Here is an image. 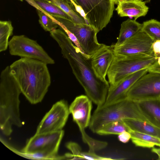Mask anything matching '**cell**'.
Returning <instances> with one entry per match:
<instances>
[{"label":"cell","mask_w":160,"mask_h":160,"mask_svg":"<svg viewBox=\"0 0 160 160\" xmlns=\"http://www.w3.org/2000/svg\"><path fill=\"white\" fill-rule=\"evenodd\" d=\"M50 32L58 44L63 56L68 60L73 74L87 96L97 107L103 105L109 84L106 79H101L96 75L92 66L91 58L83 54L62 29H56Z\"/></svg>","instance_id":"obj_1"},{"label":"cell","mask_w":160,"mask_h":160,"mask_svg":"<svg viewBox=\"0 0 160 160\" xmlns=\"http://www.w3.org/2000/svg\"><path fill=\"white\" fill-rule=\"evenodd\" d=\"M9 66L21 92L32 104L41 102L51 83L47 64L38 60L21 58Z\"/></svg>","instance_id":"obj_2"},{"label":"cell","mask_w":160,"mask_h":160,"mask_svg":"<svg viewBox=\"0 0 160 160\" xmlns=\"http://www.w3.org/2000/svg\"><path fill=\"white\" fill-rule=\"evenodd\" d=\"M20 88L11 74L9 66L1 71L0 76V128L5 136L12 132V126L23 125L19 111Z\"/></svg>","instance_id":"obj_3"},{"label":"cell","mask_w":160,"mask_h":160,"mask_svg":"<svg viewBox=\"0 0 160 160\" xmlns=\"http://www.w3.org/2000/svg\"><path fill=\"white\" fill-rule=\"evenodd\" d=\"M126 119L147 121L140 111L137 102L126 98L98 106L91 116L89 128L92 132L96 133L110 122Z\"/></svg>","instance_id":"obj_4"},{"label":"cell","mask_w":160,"mask_h":160,"mask_svg":"<svg viewBox=\"0 0 160 160\" xmlns=\"http://www.w3.org/2000/svg\"><path fill=\"white\" fill-rule=\"evenodd\" d=\"M157 62L153 53L128 56L115 55L107 74L109 88L115 86L129 75L148 68Z\"/></svg>","instance_id":"obj_5"},{"label":"cell","mask_w":160,"mask_h":160,"mask_svg":"<svg viewBox=\"0 0 160 160\" xmlns=\"http://www.w3.org/2000/svg\"><path fill=\"white\" fill-rule=\"evenodd\" d=\"M84 12L88 24L99 32L109 22L114 9L115 0H72Z\"/></svg>","instance_id":"obj_6"},{"label":"cell","mask_w":160,"mask_h":160,"mask_svg":"<svg viewBox=\"0 0 160 160\" xmlns=\"http://www.w3.org/2000/svg\"><path fill=\"white\" fill-rule=\"evenodd\" d=\"M54 18L74 35L82 52L86 55L91 58L102 45L97 39V34L99 31L92 25L87 23H75L66 19Z\"/></svg>","instance_id":"obj_7"},{"label":"cell","mask_w":160,"mask_h":160,"mask_svg":"<svg viewBox=\"0 0 160 160\" xmlns=\"http://www.w3.org/2000/svg\"><path fill=\"white\" fill-rule=\"evenodd\" d=\"M10 54L21 58L36 59L48 64H54V60L36 41L24 35H14L9 41Z\"/></svg>","instance_id":"obj_8"},{"label":"cell","mask_w":160,"mask_h":160,"mask_svg":"<svg viewBox=\"0 0 160 160\" xmlns=\"http://www.w3.org/2000/svg\"><path fill=\"white\" fill-rule=\"evenodd\" d=\"M148 72L130 88L127 98L138 102L160 98V73Z\"/></svg>","instance_id":"obj_9"},{"label":"cell","mask_w":160,"mask_h":160,"mask_svg":"<svg viewBox=\"0 0 160 160\" xmlns=\"http://www.w3.org/2000/svg\"><path fill=\"white\" fill-rule=\"evenodd\" d=\"M64 132L62 130L54 132L35 134L27 141L21 151L26 154L37 152L58 155V151Z\"/></svg>","instance_id":"obj_10"},{"label":"cell","mask_w":160,"mask_h":160,"mask_svg":"<svg viewBox=\"0 0 160 160\" xmlns=\"http://www.w3.org/2000/svg\"><path fill=\"white\" fill-rule=\"evenodd\" d=\"M70 113L69 107L65 101L61 100L57 102L44 115L37 127L35 134L62 130Z\"/></svg>","instance_id":"obj_11"},{"label":"cell","mask_w":160,"mask_h":160,"mask_svg":"<svg viewBox=\"0 0 160 160\" xmlns=\"http://www.w3.org/2000/svg\"><path fill=\"white\" fill-rule=\"evenodd\" d=\"M154 41L146 34L140 31L119 46L111 45L115 55L128 56L153 53Z\"/></svg>","instance_id":"obj_12"},{"label":"cell","mask_w":160,"mask_h":160,"mask_svg":"<svg viewBox=\"0 0 160 160\" xmlns=\"http://www.w3.org/2000/svg\"><path fill=\"white\" fill-rule=\"evenodd\" d=\"M73 120L78 126L81 132L89 126L91 117L92 101L87 96L77 97L69 107Z\"/></svg>","instance_id":"obj_13"},{"label":"cell","mask_w":160,"mask_h":160,"mask_svg":"<svg viewBox=\"0 0 160 160\" xmlns=\"http://www.w3.org/2000/svg\"><path fill=\"white\" fill-rule=\"evenodd\" d=\"M115 56L112 46L102 44L91 57L92 67L98 77L102 79H106V76Z\"/></svg>","instance_id":"obj_14"},{"label":"cell","mask_w":160,"mask_h":160,"mask_svg":"<svg viewBox=\"0 0 160 160\" xmlns=\"http://www.w3.org/2000/svg\"><path fill=\"white\" fill-rule=\"evenodd\" d=\"M148 72V68L141 69L128 76L114 87L109 88L104 104H108L127 98L128 92L141 77Z\"/></svg>","instance_id":"obj_15"},{"label":"cell","mask_w":160,"mask_h":160,"mask_svg":"<svg viewBox=\"0 0 160 160\" xmlns=\"http://www.w3.org/2000/svg\"><path fill=\"white\" fill-rule=\"evenodd\" d=\"M115 8L118 15L121 17L134 18L136 20L147 14L149 8L145 1L141 0H115Z\"/></svg>","instance_id":"obj_16"},{"label":"cell","mask_w":160,"mask_h":160,"mask_svg":"<svg viewBox=\"0 0 160 160\" xmlns=\"http://www.w3.org/2000/svg\"><path fill=\"white\" fill-rule=\"evenodd\" d=\"M137 103L147 121L160 128V98L137 102Z\"/></svg>","instance_id":"obj_17"},{"label":"cell","mask_w":160,"mask_h":160,"mask_svg":"<svg viewBox=\"0 0 160 160\" xmlns=\"http://www.w3.org/2000/svg\"><path fill=\"white\" fill-rule=\"evenodd\" d=\"M37 9H40L54 18H61L72 21L71 18L49 0H25Z\"/></svg>","instance_id":"obj_18"},{"label":"cell","mask_w":160,"mask_h":160,"mask_svg":"<svg viewBox=\"0 0 160 160\" xmlns=\"http://www.w3.org/2000/svg\"><path fill=\"white\" fill-rule=\"evenodd\" d=\"M142 26V24L139 23L135 19L128 18L122 22L117 41L114 45L118 46L122 44L141 31Z\"/></svg>","instance_id":"obj_19"},{"label":"cell","mask_w":160,"mask_h":160,"mask_svg":"<svg viewBox=\"0 0 160 160\" xmlns=\"http://www.w3.org/2000/svg\"><path fill=\"white\" fill-rule=\"evenodd\" d=\"M123 121L132 130L160 138V128L148 121L134 119H126Z\"/></svg>","instance_id":"obj_20"},{"label":"cell","mask_w":160,"mask_h":160,"mask_svg":"<svg viewBox=\"0 0 160 160\" xmlns=\"http://www.w3.org/2000/svg\"><path fill=\"white\" fill-rule=\"evenodd\" d=\"M128 132L132 142L136 146L150 148L156 146L160 147V138L131 129Z\"/></svg>","instance_id":"obj_21"},{"label":"cell","mask_w":160,"mask_h":160,"mask_svg":"<svg viewBox=\"0 0 160 160\" xmlns=\"http://www.w3.org/2000/svg\"><path fill=\"white\" fill-rule=\"evenodd\" d=\"M68 14L75 23H87L84 18L77 12L72 0H49Z\"/></svg>","instance_id":"obj_22"},{"label":"cell","mask_w":160,"mask_h":160,"mask_svg":"<svg viewBox=\"0 0 160 160\" xmlns=\"http://www.w3.org/2000/svg\"><path fill=\"white\" fill-rule=\"evenodd\" d=\"M5 146L10 150L18 155L28 159L33 160H64L66 159L65 155L63 156L54 155L44 152H37L32 153L26 154L14 148L8 143Z\"/></svg>","instance_id":"obj_23"},{"label":"cell","mask_w":160,"mask_h":160,"mask_svg":"<svg viewBox=\"0 0 160 160\" xmlns=\"http://www.w3.org/2000/svg\"><path fill=\"white\" fill-rule=\"evenodd\" d=\"M130 129L123 121H116L103 126L96 133L100 135H119L124 131L129 132Z\"/></svg>","instance_id":"obj_24"},{"label":"cell","mask_w":160,"mask_h":160,"mask_svg":"<svg viewBox=\"0 0 160 160\" xmlns=\"http://www.w3.org/2000/svg\"><path fill=\"white\" fill-rule=\"evenodd\" d=\"M13 27L10 21H0V52L6 51L8 47L9 37L13 34Z\"/></svg>","instance_id":"obj_25"},{"label":"cell","mask_w":160,"mask_h":160,"mask_svg":"<svg viewBox=\"0 0 160 160\" xmlns=\"http://www.w3.org/2000/svg\"><path fill=\"white\" fill-rule=\"evenodd\" d=\"M141 30L146 34L154 41L160 40V22L154 19L144 22Z\"/></svg>","instance_id":"obj_26"},{"label":"cell","mask_w":160,"mask_h":160,"mask_svg":"<svg viewBox=\"0 0 160 160\" xmlns=\"http://www.w3.org/2000/svg\"><path fill=\"white\" fill-rule=\"evenodd\" d=\"M39 17V22L46 31L51 32L59 26L54 18L40 9H37Z\"/></svg>","instance_id":"obj_27"},{"label":"cell","mask_w":160,"mask_h":160,"mask_svg":"<svg viewBox=\"0 0 160 160\" xmlns=\"http://www.w3.org/2000/svg\"><path fill=\"white\" fill-rule=\"evenodd\" d=\"M81 134L83 142L89 147V152H95L104 148L108 145L107 142L95 139L90 137L86 132Z\"/></svg>","instance_id":"obj_28"},{"label":"cell","mask_w":160,"mask_h":160,"mask_svg":"<svg viewBox=\"0 0 160 160\" xmlns=\"http://www.w3.org/2000/svg\"><path fill=\"white\" fill-rule=\"evenodd\" d=\"M66 148L72 153V160H82V152L80 146L77 143L70 142L66 145Z\"/></svg>","instance_id":"obj_29"},{"label":"cell","mask_w":160,"mask_h":160,"mask_svg":"<svg viewBox=\"0 0 160 160\" xmlns=\"http://www.w3.org/2000/svg\"><path fill=\"white\" fill-rule=\"evenodd\" d=\"M83 159L93 160H113L110 158H108L100 156L97 155L95 152L88 151L82 152V154Z\"/></svg>","instance_id":"obj_30"},{"label":"cell","mask_w":160,"mask_h":160,"mask_svg":"<svg viewBox=\"0 0 160 160\" xmlns=\"http://www.w3.org/2000/svg\"><path fill=\"white\" fill-rule=\"evenodd\" d=\"M152 49L154 57L157 60V62H160V40L153 42Z\"/></svg>","instance_id":"obj_31"},{"label":"cell","mask_w":160,"mask_h":160,"mask_svg":"<svg viewBox=\"0 0 160 160\" xmlns=\"http://www.w3.org/2000/svg\"><path fill=\"white\" fill-rule=\"evenodd\" d=\"M131 138L130 133L128 131H124L118 135V138L119 141L123 143L128 142Z\"/></svg>","instance_id":"obj_32"},{"label":"cell","mask_w":160,"mask_h":160,"mask_svg":"<svg viewBox=\"0 0 160 160\" xmlns=\"http://www.w3.org/2000/svg\"><path fill=\"white\" fill-rule=\"evenodd\" d=\"M148 72H153L160 73V62H156L155 63L148 68Z\"/></svg>","instance_id":"obj_33"},{"label":"cell","mask_w":160,"mask_h":160,"mask_svg":"<svg viewBox=\"0 0 160 160\" xmlns=\"http://www.w3.org/2000/svg\"><path fill=\"white\" fill-rule=\"evenodd\" d=\"M151 151L152 152L157 154L158 156V159H160V148H153Z\"/></svg>","instance_id":"obj_34"},{"label":"cell","mask_w":160,"mask_h":160,"mask_svg":"<svg viewBox=\"0 0 160 160\" xmlns=\"http://www.w3.org/2000/svg\"><path fill=\"white\" fill-rule=\"evenodd\" d=\"M21 1H23V0H19Z\"/></svg>","instance_id":"obj_35"},{"label":"cell","mask_w":160,"mask_h":160,"mask_svg":"<svg viewBox=\"0 0 160 160\" xmlns=\"http://www.w3.org/2000/svg\"><path fill=\"white\" fill-rule=\"evenodd\" d=\"M141 0L143 1V0Z\"/></svg>","instance_id":"obj_36"}]
</instances>
